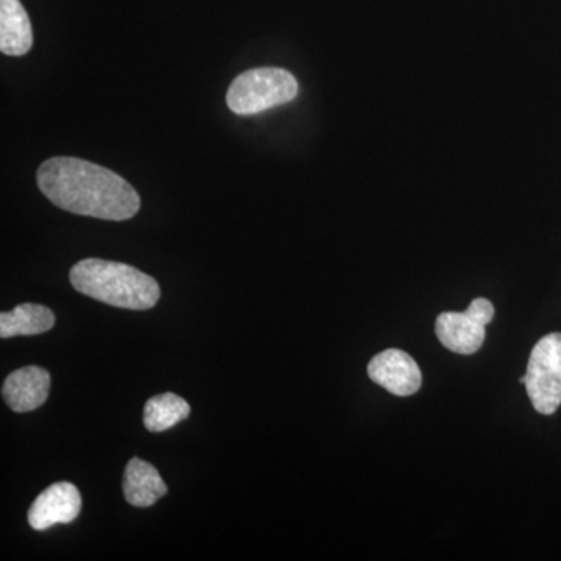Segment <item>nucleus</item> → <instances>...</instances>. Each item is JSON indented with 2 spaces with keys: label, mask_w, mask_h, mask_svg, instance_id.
<instances>
[{
  "label": "nucleus",
  "mask_w": 561,
  "mask_h": 561,
  "mask_svg": "<svg viewBox=\"0 0 561 561\" xmlns=\"http://www.w3.org/2000/svg\"><path fill=\"white\" fill-rule=\"evenodd\" d=\"M33 47V31L27 11L20 0H0V51L22 57Z\"/></svg>",
  "instance_id": "9"
},
{
  "label": "nucleus",
  "mask_w": 561,
  "mask_h": 561,
  "mask_svg": "<svg viewBox=\"0 0 561 561\" xmlns=\"http://www.w3.org/2000/svg\"><path fill=\"white\" fill-rule=\"evenodd\" d=\"M69 279L81 295L130 311H147L161 297L157 279L122 262L90 257L70 268Z\"/></svg>",
  "instance_id": "2"
},
{
  "label": "nucleus",
  "mask_w": 561,
  "mask_h": 561,
  "mask_svg": "<svg viewBox=\"0 0 561 561\" xmlns=\"http://www.w3.org/2000/svg\"><path fill=\"white\" fill-rule=\"evenodd\" d=\"M191 405L179 394L162 393L150 398L144 409V426L150 432H164L186 420Z\"/></svg>",
  "instance_id": "12"
},
{
  "label": "nucleus",
  "mask_w": 561,
  "mask_h": 561,
  "mask_svg": "<svg viewBox=\"0 0 561 561\" xmlns=\"http://www.w3.org/2000/svg\"><path fill=\"white\" fill-rule=\"evenodd\" d=\"M124 494L133 507H150L168 494V485L153 465L135 457L125 468Z\"/></svg>",
  "instance_id": "10"
},
{
  "label": "nucleus",
  "mask_w": 561,
  "mask_h": 561,
  "mask_svg": "<svg viewBox=\"0 0 561 561\" xmlns=\"http://www.w3.org/2000/svg\"><path fill=\"white\" fill-rule=\"evenodd\" d=\"M49 390L50 373L32 365L7 376L2 397L11 411L25 413L41 408L49 398Z\"/></svg>",
  "instance_id": "8"
},
{
  "label": "nucleus",
  "mask_w": 561,
  "mask_h": 561,
  "mask_svg": "<svg viewBox=\"0 0 561 561\" xmlns=\"http://www.w3.org/2000/svg\"><path fill=\"white\" fill-rule=\"evenodd\" d=\"M36 181L44 197L77 216L122 221L131 219L140 209L139 194L127 180L81 158L44 161Z\"/></svg>",
  "instance_id": "1"
},
{
  "label": "nucleus",
  "mask_w": 561,
  "mask_h": 561,
  "mask_svg": "<svg viewBox=\"0 0 561 561\" xmlns=\"http://www.w3.org/2000/svg\"><path fill=\"white\" fill-rule=\"evenodd\" d=\"M494 319V306L486 298H476L465 312H443L435 321L442 345L453 353H478L485 341V327Z\"/></svg>",
  "instance_id": "5"
},
{
  "label": "nucleus",
  "mask_w": 561,
  "mask_h": 561,
  "mask_svg": "<svg viewBox=\"0 0 561 561\" xmlns=\"http://www.w3.org/2000/svg\"><path fill=\"white\" fill-rule=\"evenodd\" d=\"M373 382L383 387L394 397H411L420 390L421 376L419 364L401 350H386L376 354L367 368Z\"/></svg>",
  "instance_id": "6"
},
{
  "label": "nucleus",
  "mask_w": 561,
  "mask_h": 561,
  "mask_svg": "<svg viewBox=\"0 0 561 561\" xmlns=\"http://www.w3.org/2000/svg\"><path fill=\"white\" fill-rule=\"evenodd\" d=\"M297 79L286 69H250L236 77L227 94L228 108L239 116H251L294 101Z\"/></svg>",
  "instance_id": "3"
},
{
  "label": "nucleus",
  "mask_w": 561,
  "mask_h": 561,
  "mask_svg": "<svg viewBox=\"0 0 561 561\" xmlns=\"http://www.w3.org/2000/svg\"><path fill=\"white\" fill-rule=\"evenodd\" d=\"M526 389L535 411L552 415L561 405V334L546 335L531 350Z\"/></svg>",
  "instance_id": "4"
},
{
  "label": "nucleus",
  "mask_w": 561,
  "mask_h": 561,
  "mask_svg": "<svg viewBox=\"0 0 561 561\" xmlns=\"http://www.w3.org/2000/svg\"><path fill=\"white\" fill-rule=\"evenodd\" d=\"M81 494L73 483L58 482L43 491L31 511L28 524L33 530H47L57 524H69L79 518Z\"/></svg>",
  "instance_id": "7"
},
{
  "label": "nucleus",
  "mask_w": 561,
  "mask_h": 561,
  "mask_svg": "<svg viewBox=\"0 0 561 561\" xmlns=\"http://www.w3.org/2000/svg\"><path fill=\"white\" fill-rule=\"evenodd\" d=\"M54 324L55 316L49 308L25 302L16 306L13 311L0 313V337L44 334L50 331Z\"/></svg>",
  "instance_id": "11"
}]
</instances>
